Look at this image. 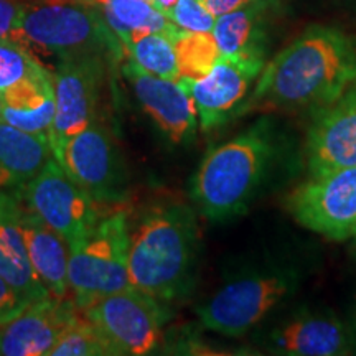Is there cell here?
I'll list each match as a JSON object with an SVG mask.
<instances>
[{"label":"cell","mask_w":356,"mask_h":356,"mask_svg":"<svg viewBox=\"0 0 356 356\" xmlns=\"http://www.w3.org/2000/svg\"><path fill=\"white\" fill-rule=\"evenodd\" d=\"M356 81V38L314 25L264 65L251 109H322Z\"/></svg>","instance_id":"cell-1"},{"label":"cell","mask_w":356,"mask_h":356,"mask_svg":"<svg viewBox=\"0 0 356 356\" xmlns=\"http://www.w3.org/2000/svg\"><path fill=\"white\" fill-rule=\"evenodd\" d=\"M198 256V226L193 210L163 203L147 210L129 238L132 287L162 304L184 299L193 287Z\"/></svg>","instance_id":"cell-2"},{"label":"cell","mask_w":356,"mask_h":356,"mask_svg":"<svg viewBox=\"0 0 356 356\" xmlns=\"http://www.w3.org/2000/svg\"><path fill=\"white\" fill-rule=\"evenodd\" d=\"M10 40L37 58L56 63L101 58L118 63L126 48L109 29L99 7L81 0H33L22 3L19 25Z\"/></svg>","instance_id":"cell-3"},{"label":"cell","mask_w":356,"mask_h":356,"mask_svg":"<svg viewBox=\"0 0 356 356\" xmlns=\"http://www.w3.org/2000/svg\"><path fill=\"white\" fill-rule=\"evenodd\" d=\"M273 124L262 119L208 152L191 180V200L208 220L225 221L248 208L274 157Z\"/></svg>","instance_id":"cell-4"},{"label":"cell","mask_w":356,"mask_h":356,"mask_svg":"<svg viewBox=\"0 0 356 356\" xmlns=\"http://www.w3.org/2000/svg\"><path fill=\"white\" fill-rule=\"evenodd\" d=\"M129 238V215L114 210L99 215L88 233L71 244L68 286L79 310L132 287L127 266Z\"/></svg>","instance_id":"cell-5"},{"label":"cell","mask_w":356,"mask_h":356,"mask_svg":"<svg viewBox=\"0 0 356 356\" xmlns=\"http://www.w3.org/2000/svg\"><path fill=\"white\" fill-rule=\"evenodd\" d=\"M81 314L97 328L113 355L140 356L157 348L168 320L165 304L129 287L84 307Z\"/></svg>","instance_id":"cell-6"},{"label":"cell","mask_w":356,"mask_h":356,"mask_svg":"<svg viewBox=\"0 0 356 356\" xmlns=\"http://www.w3.org/2000/svg\"><path fill=\"white\" fill-rule=\"evenodd\" d=\"M287 210L330 241L356 238V167L314 173L289 195Z\"/></svg>","instance_id":"cell-7"},{"label":"cell","mask_w":356,"mask_h":356,"mask_svg":"<svg viewBox=\"0 0 356 356\" xmlns=\"http://www.w3.org/2000/svg\"><path fill=\"white\" fill-rule=\"evenodd\" d=\"M109 65L101 58H83L60 61L50 70L55 89V118L48 140L56 160L61 159L66 144L76 134L97 121Z\"/></svg>","instance_id":"cell-8"},{"label":"cell","mask_w":356,"mask_h":356,"mask_svg":"<svg viewBox=\"0 0 356 356\" xmlns=\"http://www.w3.org/2000/svg\"><path fill=\"white\" fill-rule=\"evenodd\" d=\"M296 287L291 274H257L221 287L197 310L207 330L225 337H243L262 322Z\"/></svg>","instance_id":"cell-9"},{"label":"cell","mask_w":356,"mask_h":356,"mask_svg":"<svg viewBox=\"0 0 356 356\" xmlns=\"http://www.w3.org/2000/svg\"><path fill=\"white\" fill-rule=\"evenodd\" d=\"M13 193L25 208L63 236L70 246L99 218L97 203L70 177L55 155L25 188Z\"/></svg>","instance_id":"cell-10"},{"label":"cell","mask_w":356,"mask_h":356,"mask_svg":"<svg viewBox=\"0 0 356 356\" xmlns=\"http://www.w3.org/2000/svg\"><path fill=\"white\" fill-rule=\"evenodd\" d=\"M264 58L220 56L207 76L185 79L198 114V126L211 132L249 111L252 84H256Z\"/></svg>","instance_id":"cell-11"},{"label":"cell","mask_w":356,"mask_h":356,"mask_svg":"<svg viewBox=\"0 0 356 356\" xmlns=\"http://www.w3.org/2000/svg\"><path fill=\"white\" fill-rule=\"evenodd\" d=\"M58 162L96 203L119 202L126 191V165L104 124L95 121L76 134Z\"/></svg>","instance_id":"cell-12"},{"label":"cell","mask_w":356,"mask_h":356,"mask_svg":"<svg viewBox=\"0 0 356 356\" xmlns=\"http://www.w3.org/2000/svg\"><path fill=\"white\" fill-rule=\"evenodd\" d=\"M122 74L142 109L152 118L170 142L184 144L195 136L198 114L184 79L154 76L139 68L132 60L122 65Z\"/></svg>","instance_id":"cell-13"},{"label":"cell","mask_w":356,"mask_h":356,"mask_svg":"<svg viewBox=\"0 0 356 356\" xmlns=\"http://www.w3.org/2000/svg\"><path fill=\"white\" fill-rule=\"evenodd\" d=\"M315 113L305 142L310 175L356 167V81L337 101Z\"/></svg>","instance_id":"cell-14"},{"label":"cell","mask_w":356,"mask_h":356,"mask_svg":"<svg viewBox=\"0 0 356 356\" xmlns=\"http://www.w3.org/2000/svg\"><path fill=\"white\" fill-rule=\"evenodd\" d=\"M79 309L66 297L35 300L10 322L0 325V356H43Z\"/></svg>","instance_id":"cell-15"},{"label":"cell","mask_w":356,"mask_h":356,"mask_svg":"<svg viewBox=\"0 0 356 356\" xmlns=\"http://www.w3.org/2000/svg\"><path fill=\"white\" fill-rule=\"evenodd\" d=\"M22 233H24L29 261L40 282L50 292V296H68V241L24 204H22Z\"/></svg>","instance_id":"cell-16"},{"label":"cell","mask_w":356,"mask_h":356,"mask_svg":"<svg viewBox=\"0 0 356 356\" xmlns=\"http://www.w3.org/2000/svg\"><path fill=\"white\" fill-rule=\"evenodd\" d=\"M0 96L3 122L48 140L55 118V89L50 70L42 66L37 73Z\"/></svg>","instance_id":"cell-17"},{"label":"cell","mask_w":356,"mask_h":356,"mask_svg":"<svg viewBox=\"0 0 356 356\" xmlns=\"http://www.w3.org/2000/svg\"><path fill=\"white\" fill-rule=\"evenodd\" d=\"M275 351L292 356H337L350 351V335L332 315H302L270 337Z\"/></svg>","instance_id":"cell-18"},{"label":"cell","mask_w":356,"mask_h":356,"mask_svg":"<svg viewBox=\"0 0 356 356\" xmlns=\"http://www.w3.org/2000/svg\"><path fill=\"white\" fill-rule=\"evenodd\" d=\"M50 157L47 139L0 121V191L25 188Z\"/></svg>","instance_id":"cell-19"},{"label":"cell","mask_w":356,"mask_h":356,"mask_svg":"<svg viewBox=\"0 0 356 356\" xmlns=\"http://www.w3.org/2000/svg\"><path fill=\"white\" fill-rule=\"evenodd\" d=\"M99 7L102 17L108 22L109 29L118 35L124 48L149 33H165L175 38L184 30L178 29L168 19L167 13L154 6V0H86Z\"/></svg>","instance_id":"cell-20"},{"label":"cell","mask_w":356,"mask_h":356,"mask_svg":"<svg viewBox=\"0 0 356 356\" xmlns=\"http://www.w3.org/2000/svg\"><path fill=\"white\" fill-rule=\"evenodd\" d=\"M264 8L249 2L248 6L218 17L211 33L220 55L226 58H264Z\"/></svg>","instance_id":"cell-21"},{"label":"cell","mask_w":356,"mask_h":356,"mask_svg":"<svg viewBox=\"0 0 356 356\" xmlns=\"http://www.w3.org/2000/svg\"><path fill=\"white\" fill-rule=\"evenodd\" d=\"M173 43L178 73L185 79L207 76L221 56L211 32H181Z\"/></svg>","instance_id":"cell-22"},{"label":"cell","mask_w":356,"mask_h":356,"mask_svg":"<svg viewBox=\"0 0 356 356\" xmlns=\"http://www.w3.org/2000/svg\"><path fill=\"white\" fill-rule=\"evenodd\" d=\"M131 60L154 76L180 79L173 38L165 33H149L127 48Z\"/></svg>","instance_id":"cell-23"},{"label":"cell","mask_w":356,"mask_h":356,"mask_svg":"<svg viewBox=\"0 0 356 356\" xmlns=\"http://www.w3.org/2000/svg\"><path fill=\"white\" fill-rule=\"evenodd\" d=\"M113 355L109 345L97 332V328L81 314L74 315L73 320L61 332L55 346L48 356H109Z\"/></svg>","instance_id":"cell-24"},{"label":"cell","mask_w":356,"mask_h":356,"mask_svg":"<svg viewBox=\"0 0 356 356\" xmlns=\"http://www.w3.org/2000/svg\"><path fill=\"white\" fill-rule=\"evenodd\" d=\"M0 254L32 266L22 233V203L10 191H0Z\"/></svg>","instance_id":"cell-25"},{"label":"cell","mask_w":356,"mask_h":356,"mask_svg":"<svg viewBox=\"0 0 356 356\" xmlns=\"http://www.w3.org/2000/svg\"><path fill=\"white\" fill-rule=\"evenodd\" d=\"M168 19L184 32H211L216 22L203 0H177Z\"/></svg>","instance_id":"cell-26"},{"label":"cell","mask_w":356,"mask_h":356,"mask_svg":"<svg viewBox=\"0 0 356 356\" xmlns=\"http://www.w3.org/2000/svg\"><path fill=\"white\" fill-rule=\"evenodd\" d=\"M32 302L20 296L15 289L0 277V325L10 322L20 312H24Z\"/></svg>","instance_id":"cell-27"},{"label":"cell","mask_w":356,"mask_h":356,"mask_svg":"<svg viewBox=\"0 0 356 356\" xmlns=\"http://www.w3.org/2000/svg\"><path fill=\"white\" fill-rule=\"evenodd\" d=\"M22 13V2L15 0H0V40H10L12 33L19 25Z\"/></svg>","instance_id":"cell-28"},{"label":"cell","mask_w":356,"mask_h":356,"mask_svg":"<svg viewBox=\"0 0 356 356\" xmlns=\"http://www.w3.org/2000/svg\"><path fill=\"white\" fill-rule=\"evenodd\" d=\"M249 2H251V0H203L204 7H207L211 15L216 17V19L218 17L225 15V13L236 10V8L248 6Z\"/></svg>","instance_id":"cell-29"},{"label":"cell","mask_w":356,"mask_h":356,"mask_svg":"<svg viewBox=\"0 0 356 356\" xmlns=\"http://www.w3.org/2000/svg\"><path fill=\"white\" fill-rule=\"evenodd\" d=\"M177 3V0H154V6L159 8V10H162L163 13H167L172 10L173 6Z\"/></svg>","instance_id":"cell-30"},{"label":"cell","mask_w":356,"mask_h":356,"mask_svg":"<svg viewBox=\"0 0 356 356\" xmlns=\"http://www.w3.org/2000/svg\"><path fill=\"white\" fill-rule=\"evenodd\" d=\"M251 2L256 3L257 7L267 10V8H270V7H277L280 2H284V0H251Z\"/></svg>","instance_id":"cell-31"},{"label":"cell","mask_w":356,"mask_h":356,"mask_svg":"<svg viewBox=\"0 0 356 356\" xmlns=\"http://www.w3.org/2000/svg\"><path fill=\"white\" fill-rule=\"evenodd\" d=\"M2 109H3V102H2V96H0V121H2Z\"/></svg>","instance_id":"cell-32"}]
</instances>
